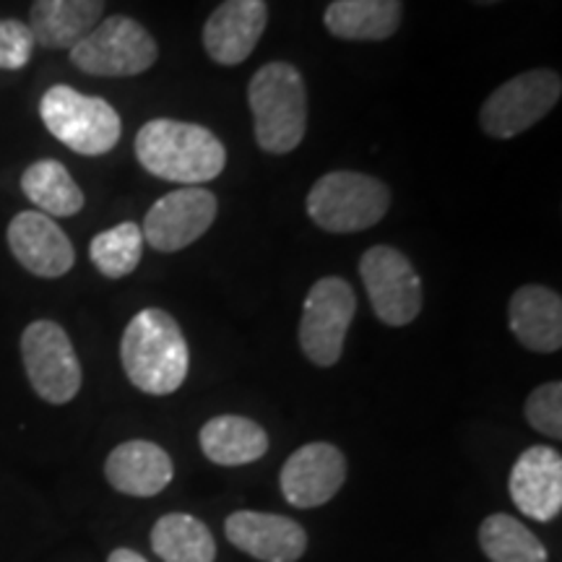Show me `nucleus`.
<instances>
[{"mask_svg": "<svg viewBox=\"0 0 562 562\" xmlns=\"http://www.w3.org/2000/svg\"><path fill=\"white\" fill-rule=\"evenodd\" d=\"M121 360L125 375L138 391L170 396L186 383L191 370V349L170 313L146 307L125 326Z\"/></svg>", "mask_w": 562, "mask_h": 562, "instance_id": "obj_1", "label": "nucleus"}, {"mask_svg": "<svg viewBox=\"0 0 562 562\" xmlns=\"http://www.w3.org/2000/svg\"><path fill=\"white\" fill-rule=\"evenodd\" d=\"M136 157L154 178L178 182L182 188L216 180L227 165V151L214 133L170 117H157L138 131Z\"/></svg>", "mask_w": 562, "mask_h": 562, "instance_id": "obj_2", "label": "nucleus"}, {"mask_svg": "<svg viewBox=\"0 0 562 562\" xmlns=\"http://www.w3.org/2000/svg\"><path fill=\"white\" fill-rule=\"evenodd\" d=\"M248 102L252 131L263 151L290 154L307 131V91L292 63L273 60L250 79Z\"/></svg>", "mask_w": 562, "mask_h": 562, "instance_id": "obj_3", "label": "nucleus"}, {"mask_svg": "<svg viewBox=\"0 0 562 562\" xmlns=\"http://www.w3.org/2000/svg\"><path fill=\"white\" fill-rule=\"evenodd\" d=\"M45 128L81 157H102L121 140L123 123L115 108L102 97H89L66 83H55L40 102Z\"/></svg>", "mask_w": 562, "mask_h": 562, "instance_id": "obj_4", "label": "nucleus"}, {"mask_svg": "<svg viewBox=\"0 0 562 562\" xmlns=\"http://www.w3.org/2000/svg\"><path fill=\"white\" fill-rule=\"evenodd\" d=\"M391 191L385 182L362 172H328L307 193V214L321 229L349 235L375 227L389 214Z\"/></svg>", "mask_w": 562, "mask_h": 562, "instance_id": "obj_5", "label": "nucleus"}, {"mask_svg": "<svg viewBox=\"0 0 562 562\" xmlns=\"http://www.w3.org/2000/svg\"><path fill=\"white\" fill-rule=\"evenodd\" d=\"M159 58V47L144 24L131 16L102 19L87 37L70 47L74 66L89 76L123 79L149 70Z\"/></svg>", "mask_w": 562, "mask_h": 562, "instance_id": "obj_6", "label": "nucleus"}, {"mask_svg": "<svg viewBox=\"0 0 562 562\" xmlns=\"http://www.w3.org/2000/svg\"><path fill=\"white\" fill-rule=\"evenodd\" d=\"M562 79L558 70L533 68L513 76L484 100L480 110L482 131L492 138H516L537 125L560 102Z\"/></svg>", "mask_w": 562, "mask_h": 562, "instance_id": "obj_7", "label": "nucleus"}, {"mask_svg": "<svg viewBox=\"0 0 562 562\" xmlns=\"http://www.w3.org/2000/svg\"><path fill=\"white\" fill-rule=\"evenodd\" d=\"M21 360L34 393L47 404H68L81 391L79 357L58 323H30L21 334Z\"/></svg>", "mask_w": 562, "mask_h": 562, "instance_id": "obj_8", "label": "nucleus"}, {"mask_svg": "<svg viewBox=\"0 0 562 562\" xmlns=\"http://www.w3.org/2000/svg\"><path fill=\"white\" fill-rule=\"evenodd\" d=\"M357 294L339 277L318 279L307 292L300 321V347L318 368L339 362L344 339L355 321Z\"/></svg>", "mask_w": 562, "mask_h": 562, "instance_id": "obj_9", "label": "nucleus"}, {"mask_svg": "<svg viewBox=\"0 0 562 562\" xmlns=\"http://www.w3.org/2000/svg\"><path fill=\"white\" fill-rule=\"evenodd\" d=\"M360 277L370 305L385 326H409L422 311V279L409 258L391 245L364 250Z\"/></svg>", "mask_w": 562, "mask_h": 562, "instance_id": "obj_10", "label": "nucleus"}, {"mask_svg": "<svg viewBox=\"0 0 562 562\" xmlns=\"http://www.w3.org/2000/svg\"><path fill=\"white\" fill-rule=\"evenodd\" d=\"M216 220V195L191 186L161 195L140 224L144 243L159 252H178L199 243Z\"/></svg>", "mask_w": 562, "mask_h": 562, "instance_id": "obj_11", "label": "nucleus"}, {"mask_svg": "<svg viewBox=\"0 0 562 562\" xmlns=\"http://www.w3.org/2000/svg\"><path fill=\"white\" fill-rule=\"evenodd\" d=\"M347 480V459L331 442H307L281 467L279 484L284 501L294 508L326 505Z\"/></svg>", "mask_w": 562, "mask_h": 562, "instance_id": "obj_12", "label": "nucleus"}, {"mask_svg": "<svg viewBox=\"0 0 562 562\" xmlns=\"http://www.w3.org/2000/svg\"><path fill=\"white\" fill-rule=\"evenodd\" d=\"M9 248L26 271L42 279H58L74 269L76 252L58 222L40 211H21L9 224Z\"/></svg>", "mask_w": 562, "mask_h": 562, "instance_id": "obj_13", "label": "nucleus"}, {"mask_svg": "<svg viewBox=\"0 0 562 562\" xmlns=\"http://www.w3.org/2000/svg\"><path fill=\"white\" fill-rule=\"evenodd\" d=\"M508 490L516 508L547 524L562 510V456L550 446H531L513 463Z\"/></svg>", "mask_w": 562, "mask_h": 562, "instance_id": "obj_14", "label": "nucleus"}, {"mask_svg": "<svg viewBox=\"0 0 562 562\" xmlns=\"http://www.w3.org/2000/svg\"><path fill=\"white\" fill-rule=\"evenodd\" d=\"M269 24L266 0H224L203 24V47L220 66L248 60Z\"/></svg>", "mask_w": 562, "mask_h": 562, "instance_id": "obj_15", "label": "nucleus"}, {"mask_svg": "<svg viewBox=\"0 0 562 562\" xmlns=\"http://www.w3.org/2000/svg\"><path fill=\"white\" fill-rule=\"evenodd\" d=\"M224 533L237 550L261 562H294L307 550V533L286 516L237 510L224 524Z\"/></svg>", "mask_w": 562, "mask_h": 562, "instance_id": "obj_16", "label": "nucleus"}, {"mask_svg": "<svg viewBox=\"0 0 562 562\" xmlns=\"http://www.w3.org/2000/svg\"><path fill=\"white\" fill-rule=\"evenodd\" d=\"M172 459L149 440H128L104 461V476L117 492L131 497H154L172 482Z\"/></svg>", "mask_w": 562, "mask_h": 562, "instance_id": "obj_17", "label": "nucleus"}, {"mask_svg": "<svg viewBox=\"0 0 562 562\" xmlns=\"http://www.w3.org/2000/svg\"><path fill=\"white\" fill-rule=\"evenodd\" d=\"M510 331L526 349L552 355L562 347V300L539 284H524L508 305Z\"/></svg>", "mask_w": 562, "mask_h": 562, "instance_id": "obj_18", "label": "nucleus"}, {"mask_svg": "<svg viewBox=\"0 0 562 562\" xmlns=\"http://www.w3.org/2000/svg\"><path fill=\"white\" fill-rule=\"evenodd\" d=\"M104 0H34L30 30L47 50H70L102 21Z\"/></svg>", "mask_w": 562, "mask_h": 562, "instance_id": "obj_19", "label": "nucleus"}, {"mask_svg": "<svg viewBox=\"0 0 562 562\" xmlns=\"http://www.w3.org/2000/svg\"><path fill=\"white\" fill-rule=\"evenodd\" d=\"M402 0H334L323 24L334 37L347 42H383L402 26Z\"/></svg>", "mask_w": 562, "mask_h": 562, "instance_id": "obj_20", "label": "nucleus"}, {"mask_svg": "<svg viewBox=\"0 0 562 562\" xmlns=\"http://www.w3.org/2000/svg\"><path fill=\"white\" fill-rule=\"evenodd\" d=\"M201 451L220 467H245L263 459L269 451V435L248 417L222 414L201 427Z\"/></svg>", "mask_w": 562, "mask_h": 562, "instance_id": "obj_21", "label": "nucleus"}, {"mask_svg": "<svg viewBox=\"0 0 562 562\" xmlns=\"http://www.w3.org/2000/svg\"><path fill=\"white\" fill-rule=\"evenodd\" d=\"M21 191L40 209V214L50 220L79 214L87 203L70 172L55 159H40L26 167V172L21 175Z\"/></svg>", "mask_w": 562, "mask_h": 562, "instance_id": "obj_22", "label": "nucleus"}, {"mask_svg": "<svg viewBox=\"0 0 562 562\" xmlns=\"http://www.w3.org/2000/svg\"><path fill=\"white\" fill-rule=\"evenodd\" d=\"M151 550L165 562H214L216 542L209 526L188 513H167L151 529Z\"/></svg>", "mask_w": 562, "mask_h": 562, "instance_id": "obj_23", "label": "nucleus"}, {"mask_svg": "<svg viewBox=\"0 0 562 562\" xmlns=\"http://www.w3.org/2000/svg\"><path fill=\"white\" fill-rule=\"evenodd\" d=\"M482 552L492 562H547V550L537 533L508 513L487 516L480 526Z\"/></svg>", "mask_w": 562, "mask_h": 562, "instance_id": "obj_24", "label": "nucleus"}, {"mask_svg": "<svg viewBox=\"0 0 562 562\" xmlns=\"http://www.w3.org/2000/svg\"><path fill=\"white\" fill-rule=\"evenodd\" d=\"M144 252V235L136 222H123L104 229L89 245L91 263L108 279H123L138 269Z\"/></svg>", "mask_w": 562, "mask_h": 562, "instance_id": "obj_25", "label": "nucleus"}, {"mask_svg": "<svg viewBox=\"0 0 562 562\" xmlns=\"http://www.w3.org/2000/svg\"><path fill=\"white\" fill-rule=\"evenodd\" d=\"M526 422L547 438H562V383L552 381L529 393L524 406Z\"/></svg>", "mask_w": 562, "mask_h": 562, "instance_id": "obj_26", "label": "nucleus"}, {"mask_svg": "<svg viewBox=\"0 0 562 562\" xmlns=\"http://www.w3.org/2000/svg\"><path fill=\"white\" fill-rule=\"evenodd\" d=\"M34 34L30 24L16 19H0V68L21 70L32 60Z\"/></svg>", "mask_w": 562, "mask_h": 562, "instance_id": "obj_27", "label": "nucleus"}, {"mask_svg": "<svg viewBox=\"0 0 562 562\" xmlns=\"http://www.w3.org/2000/svg\"><path fill=\"white\" fill-rule=\"evenodd\" d=\"M108 562H146L144 558H140L138 552H133V550H128V547H121V550H115V552H110V558H108Z\"/></svg>", "mask_w": 562, "mask_h": 562, "instance_id": "obj_28", "label": "nucleus"}, {"mask_svg": "<svg viewBox=\"0 0 562 562\" xmlns=\"http://www.w3.org/2000/svg\"><path fill=\"white\" fill-rule=\"evenodd\" d=\"M474 3H480V5H495V3H501V0H474Z\"/></svg>", "mask_w": 562, "mask_h": 562, "instance_id": "obj_29", "label": "nucleus"}]
</instances>
